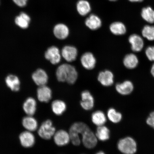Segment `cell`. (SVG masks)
<instances>
[{"instance_id":"cell-9","label":"cell","mask_w":154,"mask_h":154,"mask_svg":"<svg viewBox=\"0 0 154 154\" xmlns=\"http://www.w3.org/2000/svg\"><path fill=\"white\" fill-rule=\"evenodd\" d=\"M61 56L68 62L75 61L78 56V51L74 46L66 45L63 47L61 51Z\"/></svg>"},{"instance_id":"cell-3","label":"cell","mask_w":154,"mask_h":154,"mask_svg":"<svg viewBox=\"0 0 154 154\" xmlns=\"http://www.w3.org/2000/svg\"><path fill=\"white\" fill-rule=\"evenodd\" d=\"M56 129L53 126V122L51 120L44 121L40 126L38 131L39 136L44 139H51L54 135Z\"/></svg>"},{"instance_id":"cell-24","label":"cell","mask_w":154,"mask_h":154,"mask_svg":"<svg viewBox=\"0 0 154 154\" xmlns=\"http://www.w3.org/2000/svg\"><path fill=\"white\" fill-rule=\"evenodd\" d=\"M22 124L24 128L29 131H34L38 128L37 121L31 116L24 117L22 121Z\"/></svg>"},{"instance_id":"cell-14","label":"cell","mask_w":154,"mask_h":154,"mask_svg":"<svg viewBox=\"0 0 154 154\" xmlns=\"http://www.w3.org/2000/svg\"><path fill=\"white\" fill-rule=\"evenodd\" d=\"M37 94L38 100L45 103H48L51 99L52 95L51 88L46 85L39 86Z\"/></svg>"},{"instance_id":"cell-21","label":"cell","mask_w":154,"mask_h":154,"mask_svg":"<svg viewBox=\"0 0 154 154\" xmlns=\"http://www.w3.org/2000/svg\"><path fill=\"white\" fill-rule=\"evenodd\" d=\"M85 24L90 29L96 30L100 27L102 22L101 19L97 15L92 14L86 19Z\"/></svg>"},{"instance_id":"cell-29","label":"cell","mask_w":154,"mask_h":154,"mask_svg":"<svg viewBox=\"0 0 154 154\" xmlns=\"http://www.w3.org/2000/svg\"><path fill=\"white\" fill-rule=\"evenodd\" d=\"M107 116L109 120L115 124L120 122L122 118V114L112 108L109 109L107 111Z\"/></svg>"},{"instance_id":"cell-23","label":"cell","mask_w":154,"mask_h":154,"mask_svg":"<svg viewBox=\"0 0 154 154\" xmlns=\"http://www.w3.org/2000/svg\"><path fill=\"white\" fill-rule=\"evenodd\" d=\"M109 30L112 33L116 35H124L127 32L126 26L123 23L120 22L112 23L109 26Z\"/></svg>"},{"instance_id":"cell-37","label":"cell","mask_w":154,"mask_h":154,"mask_svg":"<svg viewBox=\"0 0 154 154\" xmlns=\"http://www.w3.org/2000/svg\"><path fill=\"white\" fill-rule=\"evenodd\" d=\"M96 154H105L104 152H103V151H99Z\"/></svg>"},{"instance_id":"cell-15","label":"cell","mask_w":154,"mask_h":154,"mask_svg":"<svg viewBox=\"0 0 154 154\" xmlns=\"http://www.w3.org/2000/svg\"><path fill=\"white\" fill-rule=\"evenodd\" d=\"M21 144L26 148L32 147L35 142V138L31 132L29 131L23 132L19 136Z\"/></svg>"},{"instance_id":"cell-1","label":"cell","mask_w":154,"mask_h":154,"mask_svg":"<svg viewBox=\"0 0 154 154\" xmlns=\"http://www.w3.org/2000/svg\"><path fill=\"white\" fill-rule=\"evenodd\" d=\"M56 74L59 82H66L70 84H74L78 77L75 68L67 63H64L58 67Z\"/></svg>"},{"instance_id":"cell-6","label":"cell","mask_w":154,"mask_h":154,"mask_svg":"<svg viewBox=\"0 0 154 154\" xmlns=\"http://www.w3.org/2000/svg\"><path fill=\"white\" fill-rule=\"evenodd\" d=\"M131 49L134 52H140L143 49L144 42L143 38L137 34L131 35L128 38Z\"/></svg>"},{"instance_id":"cell-2","label":"cell","mask_w":154,"mask_h":154,"mask_svg":"<svg viewBox=\"0 0 154 154\" xmlns=\"http://www.w3.org/2000/svg\"><path fill=\"white\" fill-rule=\"evenodd\" d=\"M117 148L123 154H134L137 150V144L133 138L127 137L119 140Z\"/></svg>"},{"instance_id":"cell-17","label":"cell","mask_w":154,"mask_h":154,"mask_svg":"<svg viewBox=\"0 0 154 154\" xmlns=\"http://www.w3.org/2000/svg\"><path fill=\"white\" fill-rule=\"evenodd\" d=\"M123 64L126 68L133 69L136 68L139 63V59L136 55L130 53L125 55L123 60Z\"/></svg>"},{"instance_id":"cell-35","label":"cell","mask_w":154,"mask_h":154,"mask_svg":"<svg viewBox=\"0 0 154 154\" xmlns=\"http://www.w3.org/2000/svg\"><path fill=\"white\" fill-rule=\"evenodd\" d=\"M150 72H151L152 75V76L154 78V63L152 65L151 69V71H150Z\"/></svg>"},{"instance_id":"cell-26","label":"cell","mask_w":154,"mask_h":154,"mask_svg":"<svg viewBox=\"0 0 154 154\" xmlns=\"http://www.w3.org/2000/svg\"><path fill=\"white\" fill-rule=\"evenodd\" d=\"M97 139L102 141L108 140L110 137V131L105 126L98 127L95 134Z\"/></svg>"},{"instance_id":"cell-4","label":"cell","mask_w":154,"mask_h":154,"mask_svg":"<svg viewBox=\"0 0 154 154\" xmlns=\"http://www.w3.org/2000/svg\"><path fill=\"white\" fill-rule=\"evenodd\" d=\"M81 135L82 143L85 147L92 149L97 145V138L89 128L82 132Z\"/></svg>"},{"instance_id":"cell-7","label":"cell","mask_w":154,"mask_h":154,"mask_svg":"<svg viewBox=\"0 0 154 154\" xmlns=\"http://www.w3.org/2000/svg\"><path fill=\"white\" fill-rule=\"evenodd\" d=\"M54 140L55 143L58 146H66L71 140L70 134L64 130L58 131L54 135Z\"/></svg>"},{"instance_id":"cell-11","label":"cell","mask_w":154,"mask_h":154,"mask_svg":"<svg viewBox=\"0 0 154 154\" xmlns=\"http://www.w3.org/2000/svg\"><path fill=\"white\" fill-rule=\"evenodd\" d=\"M116 90L119 94L122 95H129L134 90V85L130 80H125L117 84L115 86Z\"/></svg>"},{"instance_id":"cell-30","label":"cell","mask_w":154,"mask_h":154,"mask_svg":"<svg viewBox=\"0 0 154 154\" xmlns=\"http://www.w3.org/2000/svg\"><path fill=\"white\" fill-rule=\"evenodd\" d=\"M142 35L144 38L149 41L154 40V26L146 25L143 27L142 30Z\"/></svg>"},{"instance_id":"cell-12","label":"cell","mask_w":154,"mask_h":154,"mask_svg":"<svg viewBox=\"0 0 154 154\" xmlns=\"http://www.w3.org/2000/svg\"><path fill=\"white\" fill-rule=\"evenodd\" d=\"M97 79L102 85L111 86L114 82V75L111 71L109 70L102 71L98 75Z\"/></svg>"},{"instance_id":"cell-20","label":"cell","mask_w":154,"mask_h":154,"mask_svg":"<svg viewBox=\"0 0 154 154\" xmlns=\"http://www.w3.org/2000/svg\"><path fill=\"white\" fill-rule=\"evenodd\" d=\"M36 103L35 100L32 97H29L25 101L23 108L28 116L34 115L36 111Z\"/></svg>"},{"instance_id":"cell-19","label":"cell","mask_w":154,"mask_h":154,"mask_svg":"<svg viewBox=\"0 0 154 154\" xmlns=\"http://www.w3.org/2000/svg\"><path fill=\"white\" fill-rule=\"evenodd\" d=\"M30 17L26 13L22 12L15 19V22L19 28L23 29L28 28L30 22Z\"/></svg>"},{"instance_id":"cell-8","label":"cell","mask_w":154,"mask_h":154,"mask_svg":"<svg viewBox=\"0 0 154 154\" xmlns=\"http://www.w3.org/2000/svg\"><path fill=\"white\" fill-rule=\"evenodd\" d=\"M32 79L36 85L40 86L45 85L48 80V76L45 71L38 69L32 73Z\"/></svg>"},{"instance_id":"cell-32","label":"cell","mask_w":154,"mask_h":154,"mask_svg":"<svg viewBox=\"0 0 154 154\" xmlns=\"http://www.w3.org/2000/svg\"><path fill=\"white\" fill-rule=\"evenodd\" d=\"M145 53L149 60L154 62V46H150L146 48Z\"/></svg>"},{"instance_id":"cell-25","label":"cell","mask_w":154,"mask_h":154,"mask_svg":"<svg viewBox=\"0 0 154 154\" xmlns=\"http://www.w3.org/2000/svg\"><path fill=\"white\" fill-rule=\"evenodd\" d=\"M51 109L55 114L61 115L66 110V105L64 102L61 100H55L51 104Z\"/></svg>"},{"instance_id":"cell-18","label":"cell","mask_w":154,"mask_h":154,"mask_svg":"<svg viewBox=\"0 0 154 154\" xmlns=\"http://www.w3.org/2000/svg\"><path fill=\"white\" fill-rule=\"evenodd\" d=\"M7 86L13 91H18L20 90V82L18 77L14 75H8L5 80Z\"/></svg>"},{"instance_id":"cell-5","label":"cell","mask_w":154,"mask_h":154,"mask_svg":"<svg viewBox=\"0 0 154 154\" xmlns=\"http://www.w3.org/2000/svg\"><path fill=\"white\" fill-rule=\"evenodd\" d=\"M45 59L52 64L56 65L60 62L61 55L59 48L55 46L48 48L45 53Z\"/></svg>"},{"instance_id":"cell-27","label":"cell","mask_w":154,"mask_h":154,"mask_svg":"<svg viewBox=\"0 0 154 154\" xmlns=\"http://www.w3.org/2000/svg\"><path fill=\"white\" fill-rule=\"evenodd\" d=\"M77 9L79 14L85 16L91 11V6L89 2L85 0H80L77 5Z\"/></svg>"},{"instance_id":"cell-34","label":"cell","mask_w":154,"mask_h":154,"mask_svg":"<svg viewBox=\"0 0 154 154\" xmlns=\"http://www.w3.org/2000/svg\"><path fill=\"white\" fill-rule=\"evenodd\" d=\"M13 1L19 7H23L26 5L28 0H13Z\"/></svg>"},{"instance_id":"cell-16","label":"cell","mask_w":154,"mask_h":154,"mask_svg":"<svg viewBox=\"0 0 154 154\" xmlns=\"http://www.w3.org/2000/svg\"><path fill=\"white\" fill-rule=\"evenodd\" d=\"M53 33L56 38L60 40L66 38L69 35V29L66 25L59 23L56 25L53 29Z\"/></svg>"},{"instance_id":"cell-22","label":"cell","mask_w":154,"mask_h":154,"mask_svg":"<svg viewBox=\"0 0 154 154\" xmlns=\"http://www.w3.org/2000/svg\"><path fill=\"white\" fill-rule=\"evenodd\" d=\"M92 122L98 127L103 126L106 122L107 117L103 112L97 111L91 115Z\"/></svg>"},{"instance_id":"cell-38","label":"cell","mask_w":154,"mask_h":154,"mask_svg":"<svg viewBox=\"0 0 154 154\" xmlns=\"http://www.w3.org/2000/svg\"><path fill=\"white\" fill-rule=\"evenodd\" d=\"M109 1H117V0H109Z\"/></svg>"},{"instance_id":"cell-28","label":"cell","mask_w":154,"mask_h":154,"mask_svg":"<svg viewBox=\"0 0 154 154\" xmlns=\"http://www.w3.org/2000/svg\"><path fill=\"white\" fill-rule=\"evenodd\" d=\"M142 18L150 24L154 23V10L151 7H148L142 9L141 13Z\"/></svg>"},{"instance_id":"cell-10","label":"cell","mask_w":154,"mask_h":154,"mask_svg":"<svg viewBox=\"0 0 154 154\" xmlns=\"http://www.w3.org/2000/svg\"><path fill=\"white\" fill-rule=\"evenodd\" d=\"M82 101L80 105L85 110H91L94 106V99L90 92L88 91H84L81 94Z\"/></svg>"},{"instance_id":"cell-33","label":"cell","mask_w":154,"mask_h":154,"mask_svg":"<svg viewBox=\"0 0 154 154\" xmlns=\"http://www.w3.org/2000/svg\"><path fill=\"white\" fill-rule=\"evenodd\" d=\"M146 123L154 129V111L150 113L146 120Z\"/></svg>"},{"instance_id":"cell-31","label":"cell","mask_w":154,"mask_h":154,"mask_svg":"<svg viewBox=\"0 0 154 154\" xmlns=\"http://www.w3.org/2000/svg\"><path fill=\"white\" fill-rule=\"evenodd\" d=\"M69 133L70 134V140L72 141V143L75 146L79 145L81 143L79 134L70 131Z\"/></svg>"},{"instance_id":"cell-13","label":"cell","mask_w":154,"mask_h":154,"mask_svg":"<svg viewBox=\"0 0 154 154\" xmlns=\"http://www.w3.org/2000/svg\"><path fill=\"white\" fill-rule=\"evenodd\" d=\"M80 61L83 67L87 70H92L95 66L96 59L91 53L86 52L83 54L81 58Z\"/></svg>"},{"instance_id":"cell-36","label":"cell","mask_w":154,"mask_h":154,"mask_svg":"<svg viewBox=\"0 0 154 154\" xmlns=\"http://www.w3.org/2000/svg\"><path fill=\"white\" fill-rule=\"evenodd\" d=\"M128 1L132 2H140L143 1V0H128Z\"/></svg>"}]
</instances>
